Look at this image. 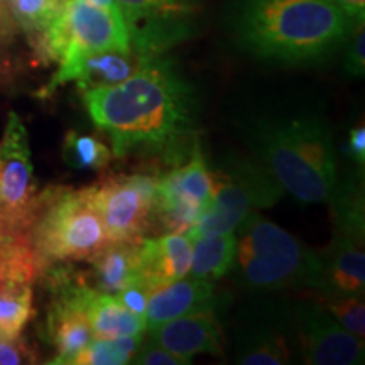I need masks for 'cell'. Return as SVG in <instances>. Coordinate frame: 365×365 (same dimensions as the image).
I'll use <instances>...</instances> for the list:
<instances>
[{
	"label": "cell",
	"instance_id": "cell-15",
	"mask_svg": "<svg viewBox=\"0 0 365 365\" xmlns=\"http://www.w3.org/2000/svg\"><path fill=\"white\" fill-rule=\"evenodd\" d=\"M148 330L150 339L188 364L198 354L223 355V331L213 312L185 314Z\"/></svg>",
	"mask_w": 365,
	"mask_h": 365
},
{
	"label": "cell",
	"instance_id": "cell-11",
	"mask_svg": "<svg viewBox=\"0 0 365 365\" xmlns=\"http://www.w3.org/2000/svg\"><path fill=\"white\" fill-rule=\"evenodd\" d=\"M296 345L304 364L359 365L364 364L365 345L327 312L318 301H301L294 308Z\"/></svg>",
	"mask_w": 365,
	"mask_h": 365
},
{
	"label": "cell",
	"instance_id": "cell-6",
	"mask_svg": "<svg viewBox=\"0 0 365 365\" xmlns=\"http://www.w3.org/2000/svg\"><path fill=\"white\" fill-rule=\"evenodd\" d=\"M213 176V198L205 215L186 232L190 239L203 234L235 232L242 220L255 212L276 205L284 188L259 159L240 154L222 159Z\"/></svg>",
	"mask_w": 365,
	"mask_h": 365
},
{
	"label": "cell",
	"instance_id": "cell-10",
	"mask_svg": "<svg viewBox=\"0 0 365 365\" xmlns=\"http://www.w3.org/2000/svg\"><path fill=\"white\" fill-rule=\"evenodd\" d=\"M213 198V176L200 143L185 161L158 175L156 217L166 232H186L207 212Z\"/></svg>",
	"mask_w": 365,
	"mask_h": 365
},
{
	"label": "cell",
	"instance_id": "cell-13",
	"mask_svg": "<svg viewBox=\"0 0 365 365\" xmlns=\"http://www.w3.org/2000/svg\"><path fill=\"white\" fill-rule=\"evenodd\" d=\"M294 314L279 308L247 312L232 333V362L239 365H282L293 360Z\"/></svg>",
	"mask_w": 365,
	"mask_h": 365
},
{
	"label": "cell",
	"instance_id": "cell-19",
	"mask_svg": "<svg viewBox=\"0 0 365 365\" xmlns=\"http://www.w3.org/2000/svg\"><path fill=\"white\" fill-rule=\"evenodd\" d=\"M88 262L95 289L117 294L140 282V242H108Z\"/></svg>",
	"mask_w": 365,
	"mask_h": 365
},
{
	"label": "cell",
	"instance_id": "cell-8",
	"mask_svg": "<svg viewBox=\"0 0 365 365\" xmlns=\"http://www.w3.org/2000/svg\"><path fill=\"white\" fill-rule=\"evenodd\" d=\"M39 195L29 135L21 117L11 112L0 137V228L27 234Z\"/></svg>",
	"mask_w": 365,
	"mask_h": 365
},
{
	"label": "cell",
	"instance_id": "cell-23",
	"mask_svg": "<svg viewBox=\"0 0 365 365\" xmlns=\"http://www.w3.org/2000/svg\"><path fill=\"white\" fill-rule=\"evenodd\" d=\"M6 4L21 33L38 54L46 33L56 19L61 0H6Z\"/></svg>",
	"mask_w": 365,
	"mask_h": 365
},
{
	"label": "cell",
	"instance_id": "cell-31",
	"mask_svg": "<svg viewBox=\"0 0 365 365\" xmlns=\"http://www.w3.org/2000/svg\"><path fill=\"white\" fill-rule=\"evenodd\" d=\"M38 355L24 339H0V365L36 364Z\"/></svg>",
	"mask_w": 365,
	"mask_h": 365
},
{
	"label": "cell",
	"instance_id": "cell-26",
	"mask_svg": "<svg viewBox=\"0 0 365 365\" xmlns=\"http://www.w3.org/2000/svg\"><path fill=\"white\" fill-rule=\"evenodd\" d=\"M143 335H127L118 339H93L75 359L73 365H124L134 357Z\"/></svg>",
	"mask_w": 365,
	"mask_h": 365
},
{
	"label": "cell",
	"instance_id": "cell-12",
	"mask_svg": "<svg viewBox=\"0 0 365 365\" xmlns=\"http://www.w3.org/2000/svg\"><path fill=\"white\" fill-rule=\"evenodd\" d=\"M130 46L145 56H159L191 31L195 4L188 0H117Z\"/></svg>",
	"mask_w": 365,
	"mask_h": 365
},
{
	"label": "cell",
	"instance_id": "cell-27",
	"mask_svg": "<svg viewBox=\"0 0 365 365\" xmlns=\"http://www.w3.org/2000/svg\"><path fill=\"white\" fill-rule=\"evenodd\" d=\"M319 303L327 308L346 331L364 339L365 335V304L360 296H340V298H328L323 296Z\"/></svg>",
	"mask_w": 365,
	"mask_h": 365
},
{
	"label": "cell",
	"instance_id": "cell-14",
	"mask_svg": "<svg viewBox=\"0 0 365 365\" xmlns=\"http://www.w3.org/2000/svg\"><path fill=\"white\" fill-rule=\"evenodd\" d=\"M154 56L135 51L130 46L129 51H103L85 56L75 65L58 68L54 76L43 90V97L51 95L58 86L75 81L80 91L107 88L129 78Z\"/></svg>",
	"mask_w": 365,
	"mask_h": 365
},
{
	"label": "cell",
	"instance_id": "cell-20",
	"mask_svg": "<svg viewBox=\"0 0 365 365\" xmlns=\"http://www.w3.org/2000/svg\"><path fill=\"white\" fill-rule=\"evenodd\" d=\"M93 339L108 340L127 335H144L145 319L144 317L127 309L115 294L98 293L95 291L86 307Z\"/></svg>",
	"mask_w": 365,
	"mask_h": 365
},
{
	"label": "cell",
	"instance_id": "cell-2",
	"mask_svg": "<svg viewBox=\"0 0 365 365\" xmlns=\"http://www.w3.org/2000/svg\"><path fill=\"white\" fill-rule=\"evenodd\" d=\"M359 22L327 0H239L232 14L240 49L284 65L330 58Z\"/></svg>",
	"mask_w": 365,
	"mask_h": 365
},
{
	"label": "cell",
	"instance_id": "cell-4",
	"mask_svg": "<svg viewBox=\"0 0 365 365\" xmlns=\"http://www.w3.org/2000/svg\"><path fill=\"white\" fill-rule=\"evenodd\" d=\"M230 276L250 293L309 287L322 289V259L284 228L252 212L235 228Z\"/></svg>",
	"mask_w": 365,
	"mask_h": 365
},
{
	"label": "cell",
	"instance_id": "cell-16",
	"mask_svg": "<svg viewBox=\"0 0 365 365\" xmlns=\"http://www.w3.org/2000/svg\"><path fill=\"white\" fill-rule=\"evenodd\" d=\"M190 267L191 239L182 232H166L140 240V284L153 293L188 276Z\"/></svg>",
	"mask_w": 365,
	"mask_h": 365
},
{
	"label": "cell",
	"instance_id": "cell-29",
	"mask_svg": "<svg viewBox=\"0 0 365 365\" xmlns=\"http://www.w3.org/2000/svg\"><path fill=\"white\" fill-rule=\"evenodd\" d=\"M365 21L359 22L352 36L346 41V51L344 59V71L354 78H362L365 73Z\"/></svg>",
	"mask_w": 365,
	"mask_h": 365
},
{
	"label": "cell",
	"instance_id": "cell-9",
	"mask_svg": "<svg viewBox=\"0 0 365 365\" xmlns=\"http://www.w3.org/2000/svg\"><path fill=\"white\" fill-rule=\"evenodd\" d=\"M156 180L148 173L113 175L95 186V203L110 242H140L154 230Z\"/></svg>",
	"mask_w": 365,
	"mask_h": 365
},
{
	"label": "cell",
	"instance_id": "cell-34",
	"mask_svg": "<svg viewBox=\"0 0 365 365\" xmlns=\"http://www.w3.org/2000/svg\"><path fill=\"white\" fill-rule=\"evenodd\" d=\"M327 2L341 9L355 21H365V0H327Z\"/></svg>",
	"mask_w": 365,
	"mask_h": 365
},
{
	"label": "cell",
	"instance_id": "cell-24",
	"mask_svg": "<svg viewBox=\"0 0 365 365\" xmlns=\"http://www.w3.org/2000/svg\"><path fill=\"white\" fill-rule=\"evenodd\" d=\"M34 317V291L29 282H16L0 289V339L21 336Z\"/></svg>",
	"mask_w": 365,
	"mask_h": 365
},
{
	"label": "cell",
	"instance_id": "cell-18",
	"mask_svg": "<svg viewBox=\"0 0 365 365\" xmlns=\"http://www.w3.org/2000/svg\"><path fill=\"white\" fill-rule=\"evenodd\" d=\"M215 303L213 282L185 276L150 293L144 313L145 330L185 314L213 312Z\"/></svg>",
	"mask_w": 365,
	"mask_h": 365
},
{
	"label": "cell",
	"instance_id": "cell-1",
	"mask_svg": "<svg viewBox=\"0 0 365 365\" xmlns=\"http://www.w3.org/2000/svg\"><path fill=\"white\" fill-rule=\"evenodd\" d=\"M81 93L113 158L148 156L175 166L198 144L193 85L161 54L120 83Z\"/></svg>",
	"mask_w": 365,
	"mask_h": 365
},
{
	"label": "cell",
	"instance_id": "cell-22",
	"mask_svg": "<svg viewBox=\"0 0 365 365\" xmlns=\"http://www.w3.org/2000/svg\"><path fill=\"white\" fill-rule=\"evenodd\" d=\"M38 277V262L27 234L0 228V289L16 282L33 284Z\"/></svg>",
	"mask_w": 365,
	"mask_h": 365
},
{
	"label": "cell",
	"instance_id": "cell-32",
	"mask_svg": "<svg viewBox=\"0 0 365 365\" xmlns=\"http://www.w3.org/2000/svg\"><path fill=\"white\" fill-rule=\"evenodd\" d=\"M150 293H153V291H150L149 287L137 282V284H132L129 287H125V289L118 291L115 296L129 312L139 314V317H144Z\"/></svg>",
	"mask_w": 365,
	"mask_h": 365
},
{
	"label": "cell",
	"instance_id": "cell-17",
	"mask_svg": "<svg viewBox=\"0 0 365 365\" xmlns=\"http://www.w3.org/2000/svg\"><path fill=\"white\" fill-rule=\"evenodd\" d=\"M322 259V289L328 298L364 296L365 252L364 244L346 237L333 235L330 244L319 252Z\"/></svg>",
	"mask_w": 365,
	"mask_h": 365
},
{
	"label": "cell",
	"instance_id": "cell-36",
	"mask_svg": "<svg viewBox=\"0 0 365 365\" xmlns=\"http://www.w3.org/2000/svg\"><path fill=\"white\" fill-rule=\"evenodd\" d=\"M188 2H191V4H196V2H198V0H188Z\"/></svg>",
	"mask_w": 365,
	"mask_h": 365
},
{
	"label": "cell",
	"instance_id": "cell-7",
	"mask_svg": "<svg viewBox=\"0 0 365 365\" xmlns=\"http://www.w3.org/2000/svg\"><path fill=\"white\" fill-rule=\"evenodd\" d=\"M129 49V33L118 9L95 6L88 0H61L36 56L66 68L90 54Z\"/></svg>",
	"mask_w": 365,
	"mask_h": 365
},
{
	"label": "cell",
	"instance_id": "cell-28",
	"mask_svg": "<svg viewBox=\"0 0 365 365\" xmlns=\"http://www.w3.org/2000/svg\"><path fill=\"white\" fill-rule=\"evenodd\" d=\"M21 29L9 11L6 0H0V76H4L11 68L12 51L16 48Z\"/></svg>",
	"mask_w": 365,
	"mask_h": 365
},
{
	"label": "cell",
	"instance_id": "cell-33",
	"mask_svg": "<svg viewBox=\"0 0 365 365\" xmlns=\"http://www.w3.org/2000/svg\"><path fill=\"white\" fill-rule=\"evenodd\" d=\"M345 154L352 159L355 166L364 171L365 164V129L364 125L354 127L349 134V140H346Z\"/></svg>",
	"mask_w": 365,
	"mask_h": 365
},
{
	"label": "cell",
	"instance_id": "cell-3",
	"mask_svg": "<svg viewBox=\"0 0 365 365\" xmlns=\"http://www.w3.org/2000/svg\"><path fill=\"white\" fill-rule=\"evenodd\" d=\"M252 148L284 191L301 203L327 202L336 181L331 134L322 118L262 120L252 129Z\"/></svg>",
	"mask_w": 365,
	"mask_h": 365
},
{
	"label": "cell",
	"instance_id": "cell-5",
	"mask_svg": "<svg viewBox=\"0 0 365 365\" xmlns=\"http://www.w3.org/2000/svg\"><path fill=\"white\" fill-rule=\"evenodd\" d=\"M27 239L39 276L58 264L88 262L110 242L95 203V186L80 190L49 186L41 191Z\"/></svg>",
	"mask_w": 365,
	"mask_h": 365
},
{
	"label": "cell",
	"instance_id": "cell-35",
	"mask_svg": "<svg viewBox=\"0 0 365 365\" xmlns=\"http://www.w3.org/2000/svg\"><path fill=\"white\" fill-rule=\"evenodd\" d=\"M88 2L95 4V6H100V7L118 9V7H117V0H88Z\"/></svg>",
	"mask_w": 365,
	"mask_h": 365
},
{
	"label": "cell",
	"instance_id": "cell-25",
	"mask_svg": "<svg viewBox=\"0 0 365 365\" xmlns=\"http://www.w3.org/2000/svg\"><path fill=\"white\" fill-rule=\"evenodd\" d=\"M61 156L73 170L102 171L110 164L113 153L98 137L70 130L63 139Z\"/></svg>",
	"mask_w": 365,
	"mask_h": 365
},
{
	"label": "cell",
	"instance_id": "cell-21",
	"mask_svg": "<svg viewBox=\"0 0 365 365\" xmlns=\"http://www.w3.org/2000/svg\"><path fill=\"white\" fill-rule=\"evenodd\" d=\"M235 232L203 234L191 239V267L188 276L218 281L230 272L235 257Z\"/></svg>",
	"mask_w": 365,
	"mask_h": 365
},
{
	"label": "cell",
	"instance_id": "cell-30",
	"mask_svg": "<svg viewBox=\"0 0 365 365\" xmlns=\"http://www.w3.org/2000/svg\"><path fill=\"white\" fill-rule=\"evenodd\" d=\"M130 364L137 365H182L188 364L185 360L176 357L171 352H168L164 346L158 344L156 340L148 336V340L140 341V345L137 346L134 357H132Z\"/></svg>",
	"mask_w": 365,
	"mask_h": 365
}]
</instances>
